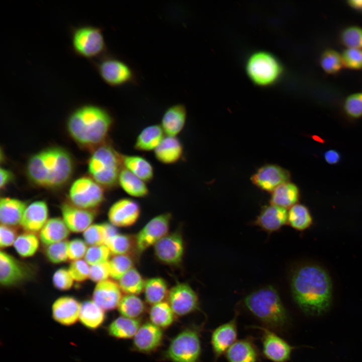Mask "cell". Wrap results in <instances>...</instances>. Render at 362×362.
Here are the masks:
<instances>
[{"label": "cell", "mask_w": 362, "mask_h": 362, "mask_svg": "<svg viewBox=\"0 0 362 362\" xmlns=\"http://www.w3.org/2000/svg\"><path fill=\"white\" fill-rule=\"evenodd\" d=\"M17 237V232L15 227L1 224L0 227L1 248H6L14 245Z\"/></svg>", "instance_id": "9f6ffc18"}, {"label": "cell", "mask_w": 362, "mask_h": 362, "mask_svg": "<svg viewBox=\"0 0 362 362\" xmlns=\"http://www.w3.org/2000/svg\"><path fill=\"white\" fill-rule=\"evenodd\" d=\"M48 208L44 201H37L27 207L20 223L26 232L35 233L40 231L48 221Z\"/></svg>", "instance_id": "cb8c5ba5"}, {"label": "cell", "mask_w": 362, "mask_h": 362, "mask_svg": "<svg viewBox=\"0 0 362 362\" xmlns=\"http://www.w3.org/2000/svg\"><path fill=\"white\" fill-rule=\"evenodd\" d=\"M245 70L254 84L266 87L276 84L281 79L284 68L273 53L259 51L249 56L246 62Z\"/></svg>", "instance_id": "8992f818"}, {"label": "cell", "mask_w": 362, "mask_h": 362, "mask_svg": "<svg viewBox=\"0 0 362 362\" xmlns=\"http://www.w3.org/2000/svg\"><path fill=\"white\" fill-rule=\"evenodd\" d=\"M237 314L230 321L215 328L211 337L215 361H217L236 341L238 335Z\"/></svg>", "instance_id": "2e32d148"}, {"label": "cell", "mask_w": 362, "mask_h": 362, "mask_svg": "<svg viewBox=\"0 0 362 362\" xmlns=\"http://www.w3.org/2000/svg\"><path fill=\"white\" fill-rule=\"evenodd\" d=\"M105 245L114 255L136 254L135 236L118 233L109 238Z\"/></svg>", "instance_id": "8d00e7d4"}, {"label": "cell", "mask_w": 362, "mask_h": 362, "mask_svg": "<svg viewBox=\"0 0 362 362\" xmlns=\"http://www.w3.org/2000/svg\"><path fill=\"white\" fill-rule=\"evenodd\" d=\"M68 197L73 205L92 210L100 206L105 199L104 189L92 177L82 176L71 185Z\"/></svg>", "instance_id": "9c48e42d"}, {"label": "cell", "mask_w": 362, "mask_h": 362, "mask_svg": "<svg viewBox=\"0 0 362 362\" xmlns=\"http://www.w3.org/2000/svg\"><path fill=\"white\" fill-rule=\"evenodd\" d=\"M171 215L160 214L152 218L135 236L136 253L140 256L168 234Z\"/></svg>", "instance_id": "8fae6325"}, {"label": "cell", "mask_w": 362, "mask_h": 362, "mask_svg": "<svg viewBox=\"0 0 362 362\" xmlns=\"http://www.w3.org/2000/svg\"><path fill=\"white\" fill-rule=\"evenodd\" d=\"M287 222L286 209L273 205L264 207L255 221L256 225L267 232L277 231Z\"/></svg>", "instance_id": "4316f807"}, {"label": "cell", "mask_w": 362, "mask_h": 362, "mask_svg": "<svg viewBox=\"0 0 362 362\" xmlns=\"http://www.w3.org/2000/svg\"><path fill=\"white\" fill-rule=\"evenodd\" d=\"M261 331L262 352L263 356L272 362H287L295 347L275 333L263 326H253Z\"/></svg>", "instance_id": "7c38bea8"}, {"label": "cell", "mask_w": 362, "mask_h": 362, "mask_svg": "<svg viewBox=\"0 0 362 362\" xmlns=\"http://www.w3.org/2000/svg\"><path fill=\"white\" fill-rule=\"evenodd\" d=\"M87 250L86 243L79 238H75L68 242L67 255L69 259L74 261L81 259Z\"/></svg>", "instance_id": "db71d44e"}, {"label": "cell", "mask_w": 362, "mask_h": 362, "mask_svg": "<svg viewBox=\"0 0 362 362\" xmlns=\"http://www.w3.org/2000/svg\"><path fill=\"white\" fill-rule=\"evenodd\" d=\"M321 68L328 74H334L344 67L341 54L332 48L325 49L319 58Z\"/></svg>", "instance_id": "7bdbcfd3"}, {"label": "cell", "mask_w": 362, "mask_h": 362, "mask_svg": "<svg viewBox=\"0 0 362 362\" xmlns=\"http://www.w3.org/2000/svg\"><path fill=\"white\" fill-rule=\"evenodd\" d=\"M141 213V208L138 202L128 198L119 199L110 208L108 218L115 226L126 227L134 225L138 220Z\"/></svg>", "instance_id": "9a60e30c"}, {"label": "cell", "mask_w": 362, "mask_h": 362, "mask_svg": "<svg viewBox=\"0 0 362 362\" xmlns=\"http://www.w3.org/2000/svg\"><path fill=\"white\" fill-rule=\"evenodd\" d=\"M184 250L183 237L177 231L167 234L154 245L157 259L169 265L179 264L182 261Z\"/></svg>", "instance_id": "5bb4252c"}, {"label": "cell", "mask_w": 362, "mask_h": 362, "mask_svg": "<svg viewBox=\"0 0 362 362\" xmlns=\"http://www.w3.org/2000/svg\"><path fill=\"white\" fill-rule=\"evenodd\" d=\"M110 276L119 280L126 273L133 268L134 262L131 255H114L109 261Z\"/></svg>", "instance_id": "ee69618b"}, {"label": "cell", "mask_w": 362, "mask_h": 362, "mask_svg": "<svg viewBox=\"0 0 362 362\" xmlns=\"http://www.w3.org/2000/svg\"><path fill=\"white\" fill-rule=\"evenodd\" d=\"M110 276L109 261L91 265L90 266V279L98 283L106 280Z\"/></svg>", "instance_id": "11a10c76"}, {"label": "cell", "mask_w": 362, "mask_h": 362, "mask_svg": "<svg viewBox=\"0 0 362 362\" xmlns=\"http://www.w3.org/2000/svg\"><path fill=\"white\" fill-rule=\"evenodd\" d=\"M163 337L161 328L150 322L141 325L133 337V345L138 351L149 353L157 349Z\"/></svg>", "instance_id": "d6986e66"}, {"label": "cell", "mask_w": 362, "mask_h": 362, "mask_svg": "<svg viewBox=\"0 0 362 362\" xmlns=\"http://www.w3.org/2000/svg\"><path fill=\"white\" fill-rule=\"evenodd\" d=\"M200 330L191 326L180 331L170 341L164 357L172 362H199L202 353Z\"/></svg>", "instance_id": "52a82bcc"}, {"label": "cell", "mask_w": 362, "mask_h": 362, "mask_svg": "<svg viewBox=\"0 0 362 362\" xmlns=\"http://www.w3.org/2000/svg\"><path fill=\"white\" fill-rule=\"evenodd\" d=\"M39 246L38 237L34 233L26 232L18 236L14 246L21 256L28 257L33 256Z\"/></svg>", "instance_id": "b9f144b4"}, {"label": "cell", "mask_w": 362, "mask_h": 362, "mask_svg": "<svg viewBox=\"0 0 362 362\" xmlns=\"http://www.w3.org/2000/svg\"><path fill=\"white\" fill-rule=\"evenodd\" d=\"M156 160L165 165L178 162L184 154V146L181 141L175 136H165L154 151Z\"/></svg>", "instance_id": "484cf974"}, {"label": "cell", "mask_w": 362, "mask_h": 362, "mask_svg": "<svg viewBox=\"0 0 362 362\" xmlns=\"http://www.w3.org/2000/svg\"><path fill=\"white\" fill-rule=\"evenodd\" d=\"M343 109L349 118L357 119L362 117V92L352 93L345 99Z\"/></svg>", "instance_id": "7dc6e473"}, {"label": "cell", "mask_w": 362, "mask_h": 362, "mask_svg": "<svg viewBox=\"0 0 362 362\" xmlns=\"http://www.w3.org/2000/svg\"><path fill=\"white\" fill-rule=\"evenodd\" d=\"M63 220L70 231L74 233L84 232L94 220L95 212L92 210L82 209L70 203L61 206Z\"/></svg>", "instance_id": "ffe728a7"}, {"label": "cell", "mask_w": 362, "mask_h": 362, "mask_svg": "<svg viewBox=\"0 0 362 362\" xmlns=\"http://www.w3.org/2000/svg\"><path fill=\"white\" fill-rule=\"evenodd\" d=\"M122 297L119 285L110 280L98 283L93 294V301L105 311L118 308Z\"/></svg>", "instance_id": "44dd1931"}, {"label": "cell", "mask_w": 362, "mask_h": 362, "mask_svg": "<svg viewBox=\"0 0 362 362\" xmlns=\"http://www.w3.org/2000/svg\"><path fill=\"white\" fill-rule=\"evenodd\" d=\"M0 187L2 190L13 180L14 176L12 172L10 170L2 167L0 169Z\"/></svg>", "instance_id": "680465c9"}, {"label": "cell", "mask_w": 362, "mask_h": 362, "mask_svg": "<svg viewBox=\"0 0 362 362\" xmlns=\"http://www.w3.org/2000/svg\"><path fill=\"white\" fill-rule=\"evenodd\" d=\"M118 281L121 291L126 295H137L144 290L145 281L134 267L126 273Z\"/></svg>", "instance_id": "f35d334b"}, {"label": "cell", "mask_w": 362, "mask_h": 362, "mask_svg": "<svg viewBox=\"0 0 362 362\" xmlns=\"http://www.w3.org/2000/svg\"><path fill=\"white\" fill-rule=\"evenodd\" d=\"M167 303L175 315L183 316L199 309L198 295L187 283H177L169 290Z\"/></svg>", "instance_id": "4fadbf2b"}, {"label": "cell", "mask_w": 362, "mask_h": 362, "mask_svg": "<svg viewBox=\"0 0 362 362\" xmlns=\"http://www.w3.org/2000/svg\"><path fill=\"white\" fill-rule=\"evenodd\" d=\"M341 54L344 67L352 70L362 69V49L346 48Z\"/></svg>", "instance_id": "f907efd6"}, {"label": "cell", "mask_w": 362, "mask_h": 362, "mask_svg": "<svg viewBox=\"0 0 362 362\" xmlns=\"http://www.w3.org/2000/svg\"><path fill=\"white\" fill-rule=\"evenodd\" d=\"M122 155L108 142L94 149L87 163L91 177L105 189L115 188L123 168Z\"/></svg>", "instance_id": "5b68a950"}, {"label": "cell", "mask_w": 362, "mask_h": 362, "mask_svg": "<svg viewBox=\"0 0 362 362\" xmlns=\"http://www.w3.org/2000/svg\"><path fill=\"white\" fill-rule=\"evenodd\" d=\"M323 158L325 162L330 165L337 164L340 160V153L334 149L327 150L323 154Z\"/></svg>", "instance_id": "6f0895ef"}, {"label": "cell", "mask_w": 362, "mask_h": 362, "mask_svg": "<svg viewBox=\"0 0 362 362\" xmlns=\"http://www.w3.org/2000/svg\"><path fill=\"white\" fill-rule=\"evenodd\" d=\"M250 313L265 326L274 331L285 332L290 325V318L279 294L272 286L250 293L244 300Z\"/></svg>", "instance_id": "277c9868"}, {"label": "cell", "mask_w": 362, "mask_h": 362, "mask_svg": "<svg viewBox=\"0 0 362 362\" xmlns=\"http://www.w3.org/2000/svg\"><path fill=\"white\" fill-rule=\"evenodd\" d=\"M347 3L350 7L354 9L362 10V0H349Z\"/></svg>", "instance_id": "91938a15"}, {"label": "cell", "mask_w": 362, "mask_h": 362, "mask_svg": "<svg viewBox=\"0 0 362 362\" xmlns=\"http://www.w3.org/2000/svg\"><path fill=\"white\" fill-rule=\"evenodd\" d=\"M144 291L146 302L153 305L163 302L167 298L169 290L163 279L155 277L145 281Z\"/></svg>", "instance_id": "d590c367"}, {"label": "cell", "mask_w": 362, "mask_h": 362, "mask_svg": "<svg viewBox=\"0 0 362 362\" xmlns=\"http://www.w3.org/2000/svg\"><path fill=\"white\" fill-rule=\"evenodd\" d=\"M69 233L63 219L55 217L48 220L40 231L39 237L43 244L48 246L65 240Z\"/></svg>", "instance_id": "4dcf8cb0"}, {"label": "cell", "mask_w": 362, "mask_h": 362, "mask_svg": "<svg viewBox=\"0 0 362 362\" xmlns=\"http://www.w3.org/2000/svg\"><path fill=\"white\" fill-rule=\"evenodd\" d=\"M80 306L81 304L72 297H61L52 305V317L61 325H72L79 320Z\"/></svg>", "instance_id": "7402d4cb"}, {"label": "cell", "mask_w": 362, "mask_h": 362, "mask_svg": "<svg viewBox=\"0 0 362 362\" xmlns=\"http://www.w3.org/2000/svg\"><path fill=\"white\" fill-rule=\"evenodd\" d=\"M259 352L250 337L236 341L226 351L228 362H258Z\"/></svg>", "instance_id": "d4e9b609"}, {"label": "cell", "mask_w": 362, "mask_h": 362, "mask_svg": "<svg viewBox=\"0 0 362 362\" xmlns=\"http://www.w3.org/2000/svg\"><path fill=\"white\" fill-rule=\"evenodd\" d=\"M118 309L121 316L137 319L143 314L145 306L143 301L137 295H126L123 296Z\"/></svg>", "instance_id": "ab89813d"}, {"label": "cell", "mask_w": 362, "mask_h": 362, "mask_svg": "<svg viewBox=\"0 0 362 362\" xmlns=\"http://www.w3.org/2000/svg\"><path fill=\"white\" fill-rule=\"evenodd\" d=\"M105 319V311L93 300L85 301L81 304L79 320L87 328L98 329Z\"/></svg>", "instance_id": "d6a6232c"}, {"label": "cell", "mask_w": 362, "mask_h": 362, "mask_svg": "<svg viewBox=\"0 0 362 362\" xmlns=\"http://www.w3.org/2000/svg\"><path fill=\"white\" fill-rule=\"evenodd\" d=\"M149 315L150 322L162 329L173 323L175 315L168 303L163 301L152 305Z\"/></svg>", "instance_id": "74e56055"}, {"label": "cell", "mask_w": 362, "mask_h": 362, "mask_svg": "<svg viewBox=\"0 0 362 362\" xmlns=\"http://www.w3.org/2000/svg\"><path fill=\"white\" fill-rule=\"evenodd\" d=\"M68 242L65 240L47 246L45 254L48 260L53 263L66 261L68 259Z\"/></svg>", "instance_id": "c3c4849f"}, {"label": "cell", "mask_w": 362, "mask_h": 362, "mask_svg": "<svg viewBox=\"0 0 362 362\" xmlns=\"http://www.w3.org/2000/svg\"><path fill=\"white\" fill-rule=\"evenodd\" d=\"M147 183L125 168L122 169L118 186L128 195L135 198H145L149 194Z\"/></svg>", "instance_id": "1f68e13d"}, {"label": "cell", "mask_w": 362, "mask_h": 362, "mask_svg": "<svg viewBox=\"0 0 362 362\" xmlns=\"http://www.w3.org/2000/svg\"><path fill=\"white\" fill-rule=\"evenodd\" d=\"M290 173L280 166L268 164L262 166L252 176L254 185L260 189L273 191L280 185L289 182Z\"/></svg>", "instance_id": "ac0fdd59"}, {"label": "cell", "mask_w": 362, "mask_h": 362, "mask_svg": "<svg viewBox=\"0 0 362 362\" xmlns=\"http://www.w3.org/2000/svg\"><path fill=\"white\" fill-rule=\"evenodd\" d=\"M114 120L105 109L95 105L79 107L69 115L66 128L78 144L95 148L107 142Z\"/></svg>", "instance_id": "3957f363"}, {"label": "cell", "mask_w": 362, "mask_h": 362, "mask_svg": "<svg viewBox=\"0 0 362 362\" xmlns=\"http://www.w3.org/2000/svg\"><path fill=\"white\" fill-rule=\"evenodd\" d=\"M160 124H152L144 128L138 134L134 147L141 152L154 151L164 138Z\"/></svg>", "instance_id": "f1b7e54d"}, {"label": "cell", "mask_w": 362, "mask_h": 362, "mask_svg": "<svg viewBox=\"0 0 362 362\" xmlns=\"http://www.w3.org/2000/svg\"><path fill=\"white\" fill-rule=\"evenodd\" d=\"M187 119V110L185 105L176 104L165 110L160 125L165 135L177 137L184 129Z\"/></svg>", "instance_id": "603a6c76"}, {"label": "cell", "mask_w": 362, "mask_h": 362, "mask_svg": "<svg viewBox=\"0 0 362 362\" xmlns=\"http://www.w3.org/2000/svg\"><path fill=\"white\" fill-rule=\"evenodd\" d=\"M30 270L24 263L9 253L0 252V282L2 285L9 287L24 281L30 276Z\"/></svg>", "instance_id": "e0dca14e"}, {"label": "cell", "mask_w": 362, "mask_h": 362, "mask_svg": "<svg viewBox=\"0 0 362 362\" xmlns=\"http://www.w3.org/2000/svg\"><path fill=\"white\" fill-rule=\"evenodd\" d=\"M27 208L25 201L9 197L1 198L0 221L1 224L16 227L20 225Z\"/></svg>", "instance_id": "83f0119b"}, {"label": "cell", "mask_w": 362, "mask_h": 362, "mask_svg": "<svg viewBox=\"0 0 362 362\" xmlns=\"http://www.w3.org/2000/svg\"><path fill=\"white\" fill-rule=\"evenodd\" d=\"M74 164L70 154L58 146L48 147L32 155L26 166V174L33 185L57 189L66 185L73 173Z\"/></svg>", "instance_id": "7a4b0ae2"}, {"label": "cell", "mask_w": 362, "mask_h": 362, "mask_svg": "<svg viewBox=\"0 0 362 362\" xmlns=\"http://www.w3.org/2000/svg\"><path fill=\"white\" fill-rule=\"evenodd\" d=\"M102 79L112 87H120L137 82L136 75L124 61L113 56H103L96 63Z\"/></svg>", "instance_id": "30bf717a"}, {"label": "cell", "mask_w": 362, "mask_h": 362, "mask_svg": "<svg viewBox=\"0 0 362 362\" xmlns=\"http://www.w3.org/2000/svg\"><path fill=\"white\" fill-rule=\"evenodd\" d=\"M138 319H132L121 316L114 319L108 326V334L120 339L133 337L140 326Z\"/></svg>", "instance_id": "e575fe53"}, {"label": "cell", "mask_w": 362, "mask_h": 362, "mask_svg": "<svg viewBox=\"0 0 362 362\" xmlns=\"http://www.w3.org/2000/svg\"><path fill=\"white\" fill-rule=\"evenodd\" d=\"M312 222L310 212L303 205L296 204L288 212V222L295 229L305 230L311 225Z\"/></svg>", "instance_id": "60d3db41"}, {"label": "cell", "mask_w": 362, "mask_h": 362, "mask_svg": "<svg viewBox=\"0 0 362 362\" xmlns=\"http://www.w3.org/2000/svg\"><path fill=\"white\" fill-rule=\"evenodd\" d=\"M339 40L346 48L362 49V27L357 25L345 27L340 34Z\"/></svg>", "instance_id": "f6af8a7d"}, {"label": "cell", "mask_w": 362, "mask_h": 362, "mask_svg": "<svg viewBox=\"0 0 362 362\" xmlns=\"http://www.w3.org/2000/svg\"><path fill=\"white\" fill-rule=\"evenodd\" d=\"M82 259L73 261L68 269L74 281L81 282L89 278L90 266Z\"/></svg>", "instance_id": "816d5d0a"}, {"label": "cell", "mask_w": 362, "mask_h": 362, "mask_svg": "<svg viewBox=\"0 0 362 362\" xmlns=\"http://www.w3.org/2000/svg\"><path fill=\"white\" fill-rule=\"evenodd\" d=\"M293 299L306 314L319 316L329 309L332 302V283L328 273L314 264L302 266L293 275Z\"/></svg>", "instance_id": "6da1fadb"}, {"label": "cell", "mask_w": 362, "mask_h": 362, "mask_svg": "<svg viewBox=\"0 0 362 362\" xmlns=\"http://www.w3.org/2000/svg\"><path fill=\"white\" fill-rule=\"evenodd\" d=\"M300 197L299 190L293 183H284L273 191L270 204L284 208L291 207L297 204Z\"/></svg>", "instance_id": "836d02e7"}, {"label": "cell", "mask_w": 362, "mask_h": 362, "mask_svg": "<svg viewBox=\"0 0 362 362\" xmlns=\"http://www.w3.org/2000/svg\"><path fill=\"white\" fill-rule=\"evenodd\" d=\"M86 243L90 246L105 245L108 239L106 224H96L89 226L83 233Z\"/></svg>", "instance_id": "bcb514c9"}, {"label": "cell", "mask_w": 362, "mask_h": 362, "mask_svg": "<svg viewBox=\"0 0 362 362\" xmlns=\"http://www.w3.org/2000/svg\"><path fill=\"white\" fill-rule=\"evenodd\" d=\"M52 281L54 286L61 291L70 289L74 281L68 270L64 268L58 269L54 273Z\"/></svg>", "instance_id": "f5cc1de1"}, {"label": "cell", "mask_w": 362, "mask_h": 362, "mask_svg": "<svg viewBox=\"0 0 362 362\" xmlns=\"http://www.w3.org/2000/svg\"><path fill=\"white\" fill-rule=\"evenodd\" d=\"M71 41L73 51L84 58L103 56L107 51L102 30L98 27L82 25L72 28Z\"/></svg>", "instance_id": "ba28073f"}, {"label": "cell", "mask_w": 362, "mask_h": 362, "mask_svg": "<svg viewBox=\"0 0 362 362\" xmlns=\"http://www.w3.org/2000/svg\"><path fill=\"white\" fill-rule=\"evenodd\" d=\"M123 167L146 183L151 182L154 176V169L145 157L138 155H122Z\"/></svg>", "instance_id": "f546056e"}, {"label": "cell", "mask_w": 362, "mask_h": 362, "mask_svg": "<svg viewBox=\"0 0 362 362\" xmlns=\"http://www.w3.org/2000/svg\"><path fill=\"white\" fill-rule=\"evenodd\" d=\"M111 254L106 245L90 246L87 248L84 258L88 264L93 265L108 261Z\"/></svg>", "instance_id": "681fc988"}]
</instances>
